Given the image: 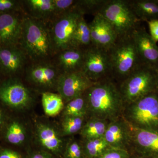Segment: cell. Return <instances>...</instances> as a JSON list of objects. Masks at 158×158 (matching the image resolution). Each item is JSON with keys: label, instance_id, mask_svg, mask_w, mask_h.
I'll return each instance as SVG.
<instances>
[{"label": "cell", "instance_id": "6da1fadb", "mask_svg": "<svg viewBox=\"0 0 158 158\" xmlns=\"http://www.w3.org/2000/svg\"><path fill=\"white\" fill-rule=\"evenodd\" d=\"M88 118L113 121L123 116L125 104L117 83L112 78L94 83L85 92Z\"/></svg>", "mask_w": 158, "mask_h": 158}, {"label": "cell", "instance_id": "cb8c5ba5", "mask_svg": "<svg viewBox=\"0 0 158 158\" xmlns=\"http://www.w3.org/2000/svg\"><path fill=\"white\" fill-rule=\"evenodd\" d=\"M41 97L43 107L46 115L56 116L62 112L65 104L59 94L45 91L43 92Z\"/></svg>", "mask_w": 158, "mask_h": 158}, {"label": "cell", "instance_id": "277c9868", "mask_svg": "<svg viewBox=\"0 0 158 158\" xmlns=\"http://www.w3.org/2000/svg\"><path fill=\"white\" fill-rule=\"evenodd\" d=\"M123 117L132 127L158 131V90L125 106Z\"/></svg>", "mask_w": 158, "mask_h": 158}, {"label": "cell", "instance_id": "603a6c76", "mask_svg": "<svg viewBox=\"0 0 158 158\" xmlns=\"http://www.w3.org/2000/svg\"><path fill=\"white\" fill-rule=\"evenodd\" d=\"M110 122L95 118H88L80 134L83 140L103 137Z\"/></svg>", "mask_w": 158, "mask_h": 158}, {"label": "cell", "instance_id": "d590c367", "mask_svg": "<svg viewBox=\"0 0 158 158\" xmlns=\"http://www.w3.org/2000/svg\"><path fill=\"white\" fill-rule=\"evenodd\" d=\"M29 158H53L47 151H38L33 153Z\"/></svg>", "mask_w": 158, "mask_h": 158}, {"label": "cell", "instance_id": "9c48e42d", "mask_svg": "<svg viewBox=\"0 0 158 158\" xmlns=\"http://www.w3.org/2000/svg\"><path fill=\"white\" fill-rule=\"evenodd\" d=\"M33 102L31 91L17 77L8 78L0 85V102L16 110H25Z\"/></svg>", "mask_w": 158, "mask_h": 158}, {"label": "cell", "instance_id": "8992f818", "mask_svg": "<svg viewBox=\"0 0 158 158\" xmlns=\"http://www.w3.org/2000/svg\"><path fill=\"white\" fill-rule=\"evenodd\" d=\"M99 14L110 23L118 37L130 34L141 22L130 9L127 0H107Z\"/></svg>", "mask_w": 158, "mask_h": 158}, {"label": "cell", "instance_id": "e0dca14e", "mask_svg": "<svg viewBox=\"0 0 158 158\" xmlns=\"http://www.w3.org/2000/svg\"><path fill=\"white\" fill-rule=\"evenodd\" d=\"M103 137L110 147L129 152L131 127L122 116L110 122Z\"/></svg>", "mask_w": 158, "mask_h": 158}, {"label": "cell", "instance_id": "d6a6232c", "mask_svg": "<svg viewBox=\"0 0 158 158\" xmlns=\"http://www.w3.org/2000/svg\"><path fill=\"white\" fill-rule=\"evenodd\" d=\"M128 151L120 148L109 147L98 158H130Z\"/></svg>", "mask_w": 158, "mask_h": 158}, {"label": "cell", "instance_id": "7a4b0ae2", "mask_svg": "<svg viewBox=\"0 0 158 158\" xmlns=\"http://www.w3.org/2000/svg\"><path fill=\"white\" fill-rule=\"evenodd\" d=\"M19 46L33 63L49 61L55 55L48 24L25 14Z\"/></svg>", "mask_w": 158, "mask_h": 158}, {"label": "cell", "instance_id": "30bf717a", "mask_svg": "<svg viewBox=\"0 0 158 158\" xmlns=\"http://www.w3.org/2000/svg\"><path fill=\"white\" fill-rule=\"evenodd\" d=\"M94 83L82 71L61 73L57 81L56 90L65 104L84 94Z\"/></svg>", "mask_w": 158, "mask_h": 158}, {"label": "cell", "instance_id": "e575fe53", "mask_svg": "<svg viewBox=\"0 0 158 158\" xmlns=\"http://www.w3.org/2000/svg\"><path fill=\"white\" fill-rule=\"evenodd\" d=\"M0 158H23L22 156L18 152L9 148L0 150Z\"/></svg>", "mask_w": 158, "mask_h": 158}, {"label": "cell", "instance_id": "f1b7e54d", "mask_svg": "<svg viewBox=\"0 0 158 158\" xmlns=\"http://www.w3.org/2000/svg\"><path fill=\"white\" fill-rule=\"evenodd\" d=\"M107 0H77L76 9L82 14H98Z\"/></svg>", "mask_w": 158, "mask_h": 158}, {"label": "cell", "instance_id": "ba28073f", "mask_svg": "<svg viewBox=\"0 0 158 158\" xmlns=\"http://www.w3.org/2000/svg\"><path fill=\"white\" fill-rule=\"evenodd\" d=\"M82 71L94 83L112 78L108 51L92 46L85 50Z\"/></svg>", "mask_w": 158, "mask_h": 158}, {"label": "cell", "instance_id": "ab89813d", "mask_svg": "<svg viewBox=\"0 0 158 158\" xmlns=\"http://www.w3.org/2000/svg\"><path fill=\"white\" fill-rule=\"evenodd\" d=\"M1 75H2V74H1V73H0V76H1ZM2 82L1 81V80H0V85H1V83H2Z\"/></svg>", "mask_w": 158, "mask_h": 158}, {"label": "cell", "instance_id": "8d00e7d4", "mask_svg": "<svg viewBox=\"0 0 158 158\" xmlns=\"http://www.w3.org/2000/svg\"><path fill=\"white\" fill-rule=\"evenodd\" d=\"M131 156L130 158H151L149 157L146 156L142 155L139 154L137 153L133 152H129Z\"/></svg>", "mask_w": 158, "mask_h": 158}, {"label": "cell", "instance_id": "f35d334b", "mask_svg": "<svg viewBox=\"0 0 158 158\" xmlns=\"http://www.w3.org/2000/svg\"><path fill=\"white\" fill-rule=\"evenodd\" d=\"M157 72V88L158 90V70H156Z\"/></svg>", "mask_w": 158, "mask_h": 158}, {"label": "cell", "instance_id": "836d02e7", "mask_svg": "<svg viewBox=\"0 0 158 158\" xmlns=\"http://www.w3.org/2000/svg\"><path fill=\"white\" fill-rule=\"evenodd\" d=\"M149 27L150 35L156 42L158 41V19L147 22Z\"/></svg>", "mask_w": 158, "mask_h": 158}, {"label": "cell", "instance_id": "d6986e66", "mask_svg": "<svg viewBox=\"0 0 158 158\" xmlns=\"http://www.w3.org/2000/svg\"><path fill=\"white\" fill-rule=\"evenodd\" d=\"M85 51L75 48H68L56 54L54 64L61 73H68L82 71Z\"/></svg>", "mask_w": 158, "mask_h": 158}, {"label": "cell", "instance_id": "1f68e13d", "mask_svg": "<svg viewBox=\"0 0 158 158\" xmlns=\"http://www.w3.org/2000/svg\"><path fill=\"white\" fill-rule=\"evenodd\" d=\"M12 12H23L22 1L0 0V14Z\"/></svg>", "mask_w": 158, "mask_h": 158}, {"label": "cell", "instance_id": "7c38bea8", "mask_svg": "<svg viewBox=\"0 0 158 158\" xmlns=\"http://www.w3.org/2000/svg\"><path fill=\"white\" fill-rule=\"evenodd\" d=\"M48 62L34 63L27 69V79L31 84L43 89H56L61 73L54 63Z\"/></svg>", "mask_w": 158, "mask_h": 158}, {"label": "cell", "instance_id": "4316f807", "mask_svg": "<svg viewBox=\"0 0 158 158\" xmlns=\"http://www.w3.org/2000/svg\"><path fill=\"white\" fill-rule=\"evenodd\" d=\"M86 158H98L110 147L104 137L82 140Z\"/></svg>", "mask_w": 158, "mask_h": 158}, {"label": "cell", "instance_id": "8fae6325", "mask_svg": "<svg viewBox=\"0 0 158 158\" xmlns=\"http://www.w3.org/2000/svg\"><path fill=\"white\" fill-rule=\"evenodd\" d=\"M141 62L156 70L158 69V46L144 27L140 24L131 33Z\"/></svg>", "mask_w": 158, "mask_h": 158}, {"label": "cell", "instance_id": "ffe728a7", "mask_svg": "<svg viewBox=\"0 0 158 158\" xmlns=\"http://www.w3.org/2000/svg\"><path fill=\"white\" fill-rule=\"evenodd\" d=\"M23 10L29 17L48 23L52 18L53 0L22 1Z\"/></svg>", "mask_w": 158, "mask_h": 158}, {"label": "cell", "instance_id": "5b68a950", "mask_svg": "<svg viewBox=\"0 0 158 158\" xmlns=\"http://www.w3.org/2000/svg\"><path fill=\"white\" fill-rule=\"evenodd\" d=\"M156 75V70L142 65L118 84L125 106L157 89Z\"/></svg>", "mask_w": 158, "mask_h": 158}, {"label": "cell", "instance_id": "2e32d148", "mask_svg": "<svg viewBox=\"0 0 158 158\" xmlns=\"http://www.w3.org/2000/svg\"><path fill=\"white\" fill-rule=\"evenodd\" d=\"M131 127V141L129 152L151 158H158V131Z\"/></svg>", "mask_w": 158, "mask_h": 158}, {"label": "cell", "instance_id": "ac0fdd59", "mask_svg": "<svg viewBox=\"0 0 158 158\" xmlns=\"http://www.w3.org/2000/svg\"><path fill=\"white\" fill-rule=\"evenodd\" d=\"M36 136L37 141L47 152L58 154L65 149V144L61 131L52 125L44 123L37 124Z\"/></svg>", "mask_w": 158, "mask_h": 158}, {"label": "cell", "instance_id": "83f0119b", "mask_svg": "<svg viewBox=\"0 0 158 158\" xmlns=\"http://www.w3.org/2000/svg\"><path fill=\"white\" fill-rule=\"evenodd\" d=\"M87 118L78 116H63L60 131L62 136H71L80 133Z\"/></svg>", "mask_w": 158, "mask_h": 158}, {"label": "cell", "instance_id": "d4e9b609", "mask_svg": "<svg viewBox=\"0 0 158 158\" xmlns=\"http://www.w3.org/2000/svg\"><path fill=\"white\" fill-rule=\"evenodd\" d=\"M5 138L11 144L20 145L24 144L27 139L24 126L18 120H12L6 127Z\"/></svg>", "mask_w": 158, "mask_h": 158}, {"label": "cell", "instance_id": "484cf974", "mask_svg": "<svg viewBox=\"0 0 158 158\" xmlns=\"http://www.w3.org/2000/svg\"><path fill=\"white\" fill-rule=\"evenodd\" d=\"M62 112L63 116L87 117L88 104L85 93L65 103Z\"/></svg>", "mask_w": 158, "mask_h": 158}, {"label": "cell", "instance_id": "4dcf8cb0", "mask_svg": "<svg viewBox=\"0 0 158 158\" xmlns=\"http://www.w3.org/2000/svg\"><path fill=\"white\" fill-rule=\"evenodd\" d=\"M53 11L52 19L76 9L77 0H53Z\"/></svg>", "mask_w": 158, "mask_h": 158}, {"label": "cell", "instance_id": "9a60e30c", "mask_svg": "<svg viewBox=\"0 0 158 158\" xmlns=\"http://www.w3.org/2000/svg\"><path fill=\"white\" fill-rule=\"evenodd\" d=\"M23 12L0 14V46L19 45Z\"/></svg>", "mask_w": 158, "mask_h": 158}, {"label": "cell", "instance_id": "4fadbf2b", "mask_svg": "<svg viewBox=\"0 0 158 158\" xmlns=\"http://www.w3.org/2000/svg\"><path fill=\"white\" fill-rule=\"evenodd\" d=\"M28 58L19 45L0 46V73L8 78L17 77Z\"/></svg>", "mask_w": 158, "mask_h": 158}, {"label": "cell", "instance_id": "3957f363", "mask_svg": "<svg viewBox=\"0 0 158 158\" xmlns=\"http://www.w3.org/2000/svg\"><path fill=\"white\" fill-rule=\"evenodd\" d=\"M131 33L118 37L114 45L108 51L112 69V78L117 84L143 65Z\"/></svg>", "mask_w": 158, "mask_h": 158}, {"label": "cell", "instance_id": "f546056e", "mask_svg": "<svg viewBox=\"0 0 158 158\" xmlns=\"http://www.w3.org/2000/svg\"><path fill=\"white\" fill-rule=\"evenodd\" d=\"M64 156L65 158H86L82 141L74 139L69 141L65 144Z\"/></svg>", "mask_w": 158, "mask_h": 158}, {"label": "cell", "instance_id": "44dd1931", "mask_svg": "<svg viewBox=\"0 0 158 158\" xmlns=\"http://www.w3.org/2000/svg\"><path fill=\"white\" fill-rule=\"evenodd\" d=\"M130 9L140 22L158 19V0H127Z\"/></svg>", "mask_w": 158, "mask_h": 158}, {"label": "cell", "instance_id": "5bb4252c", "mask_svg": "<svg viewBox=\"0 0 158 158\" xmlns=\"http://www.w3.org/2000/svg\"><path fill=\"white\" fill-rule=\"evenodd\" d=\"M88 25L92 46L109 50L118 38L110 23L98 13L94 16L93 20Z\"/></svg>", "mask_w": 158, "mask_h": 158}, {"label": "cell", "instance_id": "74e56055", "mask_svg": "<svg viewBox=\"0 0 158 158\" xmlns=\"http://www.w3.org/2000/svg\"><path fill=\"white\" fill-rule=\"evenodd\" d=\"M4 120H5V118H4V114H3L2 111L0 109V130L2 129L3 127Z\"/></svg>", "mask_w": 158, "mask_h": 158}, {"label": "cell", "instance_id": "7402d4cb", "mask_svg": "<svg viewBox=\"0 0 158 158\" xmlns=\"http://www.w3.org/2000/svg\"><path fill=\"white\" fill-rule=\"evenodd\" d=\"M84 16L82 15L79 19L71 39L69 48L85 51L92 46L89 25L86 22Z\"/></svg>", "mask_w": 158, "mask_h": 158}, {"label": "cell", "instance_id": "52a82bcc", "mask_svg": "<svg viewBox=\"0 0 158 158\" xmlns=\"http://www.w3.org/2000/svg\"><path fill=\"white\" fill-rule=\"evenodd\" d=\"M82 15H84L75 9L53 19L48 23L55 55L69 48L71 39Z\"/></svg>", "mask_w": 158, "mask_h": 158}]
</instances>
